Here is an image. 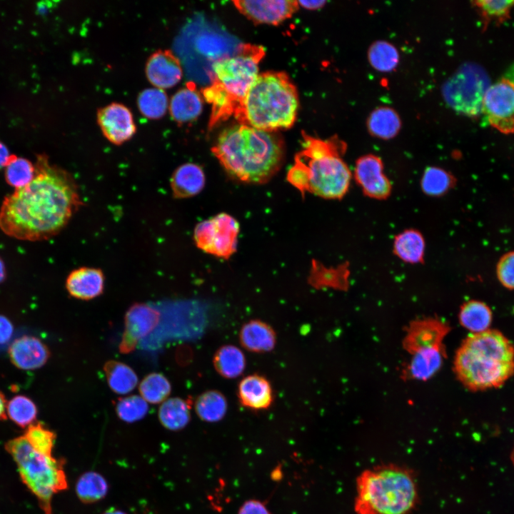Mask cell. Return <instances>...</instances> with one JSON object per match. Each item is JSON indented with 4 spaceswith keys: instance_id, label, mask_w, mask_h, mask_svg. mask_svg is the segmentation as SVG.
I'll use <instances>...</instances> for the list:
<instances>
[{
    "instance_id": "obj_34",
    "label": "cell",
    "mask_w": 514,
    "mask_h": 514,
    "mask_svg": "<svg viewBox=\"0 0 514 514\" xmlns=\"http://www.w3.org/2000/svg\"><path fill=\"white\" fill-rule=\"evenodd\" d=\"M4 168L6 183L15 189L27 185L35 176V165L29 160L14 154L10 156Z\"/></svg>"
},
{
    "instance_id": "obj_22",
    "label": "cell",
    "mask_w": 514,
    "mask_h": 514,
    "mask_svg": "<svg viewBox=\"0 0 514 514\" xmlns=\"http://www.w3.org/2000/svg\"><path fill=\"white\" fill-rule=\"evenodd\" d=\"M203 101L194 83L188 82L171 97L169 111L178 124L195 120L201 113Z\"/></svg>"
},
{
    "instance_id": "obj_44",
    "label": "cell",
    "mask_w": 514,
    "mask_h": 514,
    "mask_svg": "<svg viewBox=\"0 0 514 514\" xmlns=\"http://www.w3.org/2000/svg\"><path fill=\"white\" fill-rule=\"evenodd\" d=\"M14 332V326L4 316L0 315V344L7 343Z\"/></svg>"
},
{
    "instance_id": "obj_26",
    "label": "cell",
    "mask_w": 514,
    "mask_h": 514,
    "mask_svg": "<svg viewBox=\"0 0 514 514\" xmlns=\"http://www.w3.org/2000/svg\"><path fill=\"white\" fill-rule=\"evenodd\" d=\"M104 371L110 389L117 394H127L138 384V376L128 365L115 360L106 361Z\"/></svg>"
},
{
    "instance_id": "obj_47",
    "label": "cell",
    "mask_w": 514,
    "mask_h": 514,
    "mask_svg": "<svg viewBox=\"0 0 514 514\" xmlns=\"http://www.w3.org/2000/svg\"><path fill=\"white\" fill-rule=\"evenodd\" d=\"M7 401L4 394L0 391V420H6L7 418L6 412Z\"/></svg>"
},
{
    "instance_id": "obj_49",
    "label": "cell",
    "mask_w": 514,
    "mask_h": 514,
    "mask_svg": "<svg viewBox=\"0 0 514 514\" xmlns=\"http://www.w3.org/2000/svg\"><path fill=\"white\" fill-rule=\"evenodd\" d=\"M103 514H126V513L120 510L116 509V508H111L109 510H107Z\"/></svg>"
},
{
    "instance_id": "obj_7",
    "label": "cell",
    "mask_w": 514,
    "mask_h": 514,
    "mask_svg": "<svg viewBox=\"0 0 514 514\" xmlns=\"http://www.w3.org/2000/svg\"><path fill=\"white\" fill-rule=\"evenodd\" d=\"M298 108L297 90L288 76L267 71L258 75L234 116L241 125L273 131L291 127Z\"/></svg>"
},
{
    "instance_id": "obj_40",
    "label": "cell",
    "mask_w": 514,
    "mask_h": 514,
    "mask_svg": "<svg viewBox=\"0 0 514 514\" xmlns=\"http://www.w3.org/2000/svg\"><path fill=\"white\" fill-rule=\"evenodd\" d=\"M474 4L480 11L485 24L490 21H504L509 17L510 11L514 6V1L483 0L475 1Z\"/></svg>"
},
{
    "instance_id": "obj_17",
    "label": "cell",
    "mask_w": 514,
    "mask_h": 514,
    "mask_svg": "<svg viewBox=\"0 0 514 514\" xmlns=\"http://www.w3.org/2000/svg\"><path fill=\"white\" fill-rule=\"evenodd\" d=\"M355 176L366 194L377 198L386 197L390 191V184L383 171L379 158L367 155L356 162Z\"/></svg>"
},
{
    "instance_id": "obj_45",
    "label": "cell",
    "mask_w": 514,
    "mask_h": 514,
    "mask_svg": "<svg viewBox=\"0 0 514 514\" xmlns=\"http://www.w3.org/2000/svg\"><path fill=\"white\" fill-rule=\"evenodd\" d=\"M9 150L6 146L0 142V168H4L10 157Z\"/></svg>"
},
{
    "instance_id": "obj_31",
    "label": "cell",
    "mask_w": 514,
    "mask_h": 514,
    "mask_svg": "<svg viewBox=\"0 0 514 514\" xmlns=\"http://www.w3.org/2000/svg\"><path fill=\"white\" fill-rule=\"evenodd\" d=\"M108 485L99 473L90 471L81 475L76 483V493L84 503H96L105 497Z\"/></svg>"
},
{
    "instance_id": "obj_48",
    "label": "cell",
    "mask_w": 514,
    "mask_h": 514,
    "mask_svg": "<svg viewBox=\"0 0 514 514\" xmlns=\"http://www.w3.org/2000/svg\"><path fill=\"white\" fill-rule=\"evenodd\" d=\"M6 278V268L4 263L0 257V283H1Z\"/></svg>"
},
{
    "instance_id": "obj_37",
    "label": "cell",
    "mask_w": 514,
    "mask_h": 514,
    "mask_svg": "<svg viewBox=\"0 0 514 514\" xmlns=\"http://www.w3.org/2000/svg\"><path fill=\"white\" fill-rule=\"evenodd\" d=\"M368 59L374 69L387 72L396 67L399 55L397 49L392 44L385 41H378L371 46Z\"/></svg>"
},
{
    "instance_id": "obj_1",
    "label": "cell",
    "mask_w": 514,
    "mask_h": 514,
    "mask_svg": "<svg viewBox=\"0 0 514 514\" xmlns=\"http://www.w3.org/2000/svg\"><path fill=\"white\" fill-rule=\"evenodd\" d=\"M35 176L7 195L0 208V229L24 241H42L59 233L82 205L78 185L64 168L37 156Z\"/></svg>"
},
{
    "instance_id": "obj_39",
    "label": "cell",
    "mask_w": 514,
    "mask_h": 514,
    "mask_svg": "<svg viewBox=\"0 0 514 514\" xmlns=\"http://www.w3.org/2000/svg\"><path fill=\"white\" fill-rule=\"evenodd\" d=\"M115 410L121 420L134 423L146 416L148 405L141 395H132L119 398L116 403Z\"/></svg>"
},
{
    "instance_id": "obj_27",
    "label": "cell",
    "mask_w": 514,
    "mask_h": 514,
    "mask_svg": "<svg viewBox=\"0 0 514 514\" xmlns=\"http://www.w3.org/2000/svg\"><path fill=\"white\" fill-rule=\"evenodd\" d=\"M190 404L181 398H171L163 401L158 409L161 425L171 430H178L187 425L191 419Z\"/></svg>"
},
{
    "instance_id": "obj_33",
    "label": "cell",
    "mask_w": 514,
    "mask_h": 514,
    "mask_svg": "<svg viewBox=\"0 0 514 514\" xmlns=\"http://www.w3.org/2000/svg\"><path fill=\"white\" fill-rule=\"evenodd\" d=\"M424 241L420 233L408 230L398 235L394 242L395 253L404 261L418 263L424 252Z\"/></svg>"
},
{
    "instance_id": "obj_21",
    "label": "cell",
    "mask_w": 514,
    "mask_h": 514,
    "mask_svg": "<svg viewBox=\"0 0 514 514\" xmlns=\"http://www.w3.org/2000/svg\"><path fill=\"white\" fill-rule=\"evenodd\" d=\"M205 183L203 169L193 163H183L177 167L170 180L172 194L176 198H186L198 194Z\"/></svg>"
},
{
    "instance_id": "obj_2",
    "label": "cell",
    "mask_w": 514,
    "mask_h": 514,
    "mask_svg": "<svg viewBox=\"0 0 514 514\" xmlns=\"http://www.w3.org/2000/svg\"><path fill=\"white\" fill-rule=\"evenodd\" d=\"M211 151L234 179L261 184L280 170L285 147L282 138L273 131L240 124L224 130Z\"/></svg>"
},
{
    "instance_id": "obj_35",
    "label": "cell",
    "mask_w": 514,
    "mask_h": 514,
    "mask_svg": "<svg viewBox=\"0 0 514 514\" xmlns=\"http://www.w3.org/2000/svg\"><path fill=\"white\" fill-rule=\"evenodd\" d=\"M138 390L141 396L152 404L165 401L171 391L169 381L161 373H151L141 381Z\"/></svg>"
},
{
    "instance_id": "obj_32",
    "label": "cell",
    "mask_w": 514,
    "mask_h": 514,
    "mask_svg": "<svg viewBox=\"0 0 514 514\" xmlns=\"http://www.w3.org/2000/svg\"><path fill=\"white\" fill-rule=\"evenodd\" d=\"M168 104L167 94L158 88L146 89L138 94L137 99L141 114L149 119L163 117L167 111Z\"/></svg>"
},
{
    "instance_id": "obj_15",
    "label": "cell",
    "mask_w": 514,
    "mask_h": 514,
    "mask_svg": "<svg viewBox=\"0 0 514 514\" xmlns=\"http://www.w3.org/2000/svg\"><path fill=\"white\" fill-rule=\"evenodd\" d=\"M8 354L11 363L19 369L31 371L41 368L50 358L48 346L39 338L23 336L9 346Z\"/></svg>"
},
{
    "instance_id": "obj_10",
    "label": "cell",
    "mask_w": 514,
    "mask_h": 514,
    "mask_svg": "<svg viewBox=\"0 0 514 514\" xmlns=\"http://www.w3.org/2000/svg\"><path fill=\"white\" fill-rule=\"evenodd\" d=\"M481 113L501 133L514 132V64L487 88Z\"/></svg>"
},
{
    "instance_id": "obj_6",
    "label": "cell",
    "mask_w": 514,
    "mask_h": 514,
    "mask_svg": "<svg viewBox=\"0 0 514 514\" xmlns=\"http://www.w3.org/2000/svg\"><path fill=\"white\" fill-rule=\"evenodd\" d=\"M264 55L262 46L244 44L233 56L213 64L211 84L202 90L203 98L211 104L209 129L240 109L258 76V64Z\"/></svg>"
},
{
    "instance_id": "obj_14",
    "label": "cell",
    "mask_w": 514,
    "mask_h": 514,
    "mask_svg": "<svg viewBox=\"0 0 514 514\" xmlns=\"http://www.w3.org/2000/svg\"><path fill=\"white\" fill-rule=\"evenodd\" d=\"M233 3L251 21L273 25L290 18L298 8V2L291 0H238Z\"/></svg>"
},
{
    "instance_id": "obj_19",
    "label": "cell",
    "mask_w": 514,
    "mask_h": 514,
    "mask_svg": "<svg viewBox=\"0 0 514 514\" xmlns=\"http://www.w3.org/2000/svg\"><path fill=\"white\" fill-rule=\"evenodd\" d=\"M237 395L243 406L254 410L267 409L273 401V390L270 381L258 373L246 376L241 380Z\"/></svg>"
},
{
    "instance_id": "obj_12",
    "label": "cell",
    "mask_w": 514,
    "mask_h": 514,
    "mask_svg": "<svg viewBox=\"0 0 514 514\" xmlns=\"http://www.w3.org/2000/svg\"><path fill=\"white\" fill-rule=\"evenodd\" d=\"M160 318L159 311L148 304L136 303L131 306L125 315L119 351L128 354L135 350L138 341L158 326Z\"/></svg>"
},
{
    "instance_id": "obj_28",
    "label": "cell",
    "mask_w": 514,
    "mask_h": 514,
    "mask_svg": "<svg viewBox=\"0 0 514 514\" xmlns=\"http://www.w3.org/2000/svg\"><path fill=\"white\" fill-rule=\"evenodd\" d=\"M194 408L203 420L214 423L221 420L228 410L225 395L217 390H208L199 395L195 400Z\"/></svg>"
},
{
    "instance_id": "obj_43",
    "label": "cell",
    "mask_w": 514,
    "mask_h": 514,
    "mask_svg": "<svg viewBox=\"0 0 514 514\" xmlns=\"http://www.w3.org/2000/svg\"><path fill=\"white\" fill-rule=\"evenodd\" d=\"M239 514H269V512L262 503L252 500L241 506Z\"/></svg>"
},
{
    "instance_id": "obj_4",
    "label": "cell",
    "mask_w": 514,
    "mask_h": 514,
    "mask_svg": "<svg viewBox=\"0 0 514 514\" xmlns=\"http://www.w3.org/2000/svg\"><path fill=\"white\" fill-rule=\"evenodd\" d=\"M454 368L470 390L498 388L514 374V346L497 330L471 333L457 351Z\"/></svg>"
},
{
    "instance_id": "obj_30",
    "label": "cell",
    "mask_w": 514,
    "mask_h": 514,
    "mask_svg": "<svg viewBox=\"0 0 514 514\" xmlns=\"http://www.w3.org/2000/svg\"><path fill=\"white\" fill-rule=\"evenodd\" d=\"M368 126L373 135L381 138H390L399 131L400 121L393 109L381 107L371 113Z\"/></svg>"
},
{
    "instance_id": "obj_9",
    "label": "cell",
    "mask_w": 514,
    "mask_h": 514,
    "mask_svg": "<svg viewBox=\"0 0 514 514\" xmlns=\"http://www.w3.org/2000/svg\"><path fill=\"white\" fill-rule=\"evenodd\" d=\"M485 75L474 66L459 69L443 88L446 102L455 110L468 115L481 112L484 94L489 85Z\"/></svg>"
},
{
    "instance_id": "obj_25",
    "label": "cell",
    "mask_w": 514,
    "mask_h": 514,
    "mask_svg": "<svg viewBox=\"0 0 514 514\" xmlns=\"http://www.w3.org/2000/svg\"><path fill=\"white\" fill-rule=\"evenodd\" d=\"M409 366L412 377L425 380L431 377L440 368L443 361L441 346H430L416 350Z\"/></svg>"
},
{
    "instance_id": "obj_42",
    "label": "cell",
    "mask_w": 514,
    "mask_h": 514,
    "mask_svg": "<svg viewBox=\"0 0 514 514\" xmlns=\"http://www.w3.org/2000/svg\"><path fill=\"white\" fill-rule=\"evenodd\" d=\"M496 274L500 283L505 288L514 290V251L508 252L498 261Z\"/></svg>"
},
{
    "instance_id": "obj_29",
    "label": "cell",
    "mask_w": 514,
    "mask_h": 514,
    "mask_svg": "<svg viewBox=\"0 0 514 514\" xmlns=\"http://www.w3.org/2000/svg\"><path fill=\"white\" fill-rule=\"evenodd\" d=\"M459 320L461 325L472 333H481L489 329L492 312L485 303L470 301L460 308Z\"/></svg>"
},
{
    "instance_id": "obj_24",
    "label": "cell",
    "mask_w": 514,
    "mask_h": 514,
    "mask_svg": "<svg viewBox=\"0 0 514 514\" xmlns=\"http://www.w3.org/2000/svg\"><path fill=\"white\" fill-rule=\"evenodd\" d=\"M216 371L225 378H236L244 371L246 360L243 351L236 346L228 344L218 348L213 356Z\"/></svg>"
},
{
    "instance_id": "obj_5",
    "label": "cell",
    "mask_w": 514,
    "mask_h": 514,
    "mask_svg": "<svg viewBox=\"0 0 514 514\" xmlns=\"http://www.w3.org/2000/svg\"><path fill=\"white\" fill-rule=\"evenodd\" d=\"M356 514H409L419 500L414 471L386 463L366 468L356 480Z\"/></svg>"
},
{
    "instance_id": "obj_23",
    "label": "cell",
    "mask_w": 514,
    "mask_h": 514,
    "mask_svg": "<svg viewBox=\"0 0 514 514\" xmlns=\"http://www.w3.org/2000/svg\"><path fill=\"white\" fill-rule=\"evenodd\" d=\"M448 332L447 326L437 321H423L413 325L405 339V346L411 353L420 348L441 346Z\"/></svg>"
},
{
    "instance_id": "obj_46",
    "label": "cell",
    "mask_w": 514,
    "mask_h": 514,
    "mask_svg": "<svg viewBox=\"0 0 514 514\" xmlns=\"http://www.w3.org/2000/svg\"><path fill=\"white\" fill-rule=\"evenodd\" d=\"M298 2L302 6L309 9H316L326 4L324 1H300Z\"/></svg>"
},
{
    "instance_id": "obj_11",
    "label": "cell",
    "mask_w": 514,
    "mask_h": 514,
    "mask_svg": "<svg viewBox=\"0 0 514 514\" xmlns=\"http://www.w3.org/2000/svg\"><path fill=\"white\" fill-rule=\"evenodd\" d=\"M239 228L238 222L233 216L221 213L196 226L194 241L201 251L228 258L236 251Z\"/></svg>"
},
{
    "instance_id": "obj_41",
    "label": "cell",
    "mask_w": 514,
    "mask_h": 514,
    "mask_svg": "<svg viewBox=\"0 0 514 514\" xmlns=\"http://www.w3.org/2000/svg\"><path fill=\"white\" fill-rule=\"evenodd\" d=\"M453 182V178L447 171L430 167L423 176L422 188L429 195H440L451 187Z\"/></svg>"
},
{
    "instance_id": "obj_13",
    "label": "cell",
    "mask_w": 514,
    "mask_h": 514,
    "mask_svg": "<svg viewBox=\"0 0 514 514\" xmlns=\"http://www.w3.org/2000/svg\"><path fill=\"white\" fill-rule=\"evenodd\" d=\"M97 122L105 138L118 146L131 139L136 131L131 111L119 103L99 109Z\"/></svg>"
},
{
    "instance_id": "obj_36",
    "label": "cell",
    "mask_w": 514,
    "mask_h": 514,
    "mask_svg": "<svg viewBox=\"0 0 514 514\" xmlns=\"http://www.w3.org/2000/svg\"><path fill=\"white\" fill-rule=\"evenodd\" d=\"M6 412L7 418L16 425L27 428L36 420L38 410L31 398L18 395L7 401Z\"/></svg>"
},
{
    "instance_id": "obj_38",
    "label": "cell",
    "mask_w": 514,
    "mask_h": 514,
    "mask_svg": "<svg viewBox=\"0 0 514 514\" xmlns=\"http://www.w3.org/2000/svg\"><path fill=\"white\" fill-rule=\"evenodd\" d=\"M24 436L36 451L52 456L56 434L44 424L40 422L32 423L26 428Z\"/></svg>"
},
{
    "instance_id": "obj_20",
    "label": "cell",
    "mask_w": 514,
    "mask_h": 514,
    "mask_svg": "<svg viewBox=\"0 0 514 514\" xmlns=\"http://www.w3.org/2000/svg\"><path fill=\"white\" fill-rule=\"evenodd\" d=\"M277 336L271 325L259 319L243 323L239 331V341L243 348L253 353H267L276 346Z\"/></svg>"
},
{
    "instance_id": "obj_18",
    "label": "cell",
    "mask_w": 514,
    "mask_h": 514,
    "mask_svg": "<svg viewBox=\"0 0 514 514\" xmlns=\"http://www.w3.org/2000/svg\"><path fill=\"white\" fill-rule=\"evenodd\" d=\"M104 284L105 276L101 269L84 266L69 273L65 286L71 296L89 301L103 293Z\"/></svg>"
},
{
    "instance_id": "obj_16",
    "label": "cell",
    "mask_w": 514,
    "mask_h": 514,
    "mask_svg": "<svg viewBox=\"0 0 514 514\" xmlns=\"http://www.w3.org/2000/svg\"><path fill=\"white\" fill-rule=\"evenodd\" d=\"M145 71L148 81L161 89L174 86L183 76L179 59L166 49L158 50L148 57Z\"/></svg>"
},
{
    "instance_id": "obj_50",
    "label": "cell",
    "mask_w": 514,
    "mask_h": 514,
    "mask_svg": "<svg viewBox=\"0 0 514 514\" xmlns=\"http://www.w3.org/2000/svg\"><path fill=\"white\" fill-rule=\"evenodd\" d=\"M510 462H511V463H512V465H513V468H514V443H513L512 450H511L510 453Z\"/></svg>"
},
{
    "instance_id": "obj_8",
    "label": "cell",
    "mask_w": 514,
    "mask_h": 514,
    "mask_svg": "<svg viewBox=\"0 0 514 514\" xmlns=\"http://www.w3.org/2000/svg\"><path fill=\"white\" fill-rule=\"evenodd\" d=\"M6 451L16 464L23 483L38 499L45 514H52L54 494L67 489L64 462L38 453L24 435L9 440Z\"/></svg>"
},
{
    "instance_id": "obj_3",
    "label": "cell",
    "mask_w": 514,
    "mask_h": 514,
    "mask_svg": "<svg viewBox=\"0 0 514 514\" xmlns=\"http://www.w3.org/2000/svg\"><path fill=\"white\" fill-rule=\"evenodd\" d=\"M302 136V149L287 173V181L302 195L309 192L324 198H341L351 177L341 158L343 143L337 138L322 140L305 132Z\"/></svg>"
}]
</instances>
